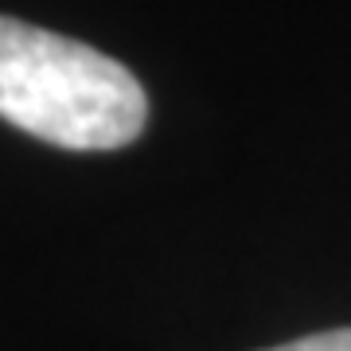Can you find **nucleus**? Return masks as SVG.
Returning <instances> with one entry per match:
<instances>
[{"label": "nucleus", "instance_id": "nucleus-1", "mask_svg": "<svg viewBox=\"0 0 351 351\" xmlns=\"http://www.w3.org/2000/svg\"><path fill=\"white\" fill-rule=\"evenodd\" d=\"M0 117L59 149L106 152L141 137L149 101L117 59L0 16Z\"/></svg>", "mask_w": 351, "mask_h": 351}, {"label": "nucleus", "instance_id": "nucleus-2", "mask_svg": "<svg viewBox=\"0 0 351 351\" xmlns=\"http://www.w3.org/2000/svg\"><path fill=\"white\" fill-rule=\"evenodd\" d=\"M265 351H351V328H336V332H316V336H301L281 348Z\"/></svg>", "mask_w": 351, "mask_h": 351}]
</instances>
